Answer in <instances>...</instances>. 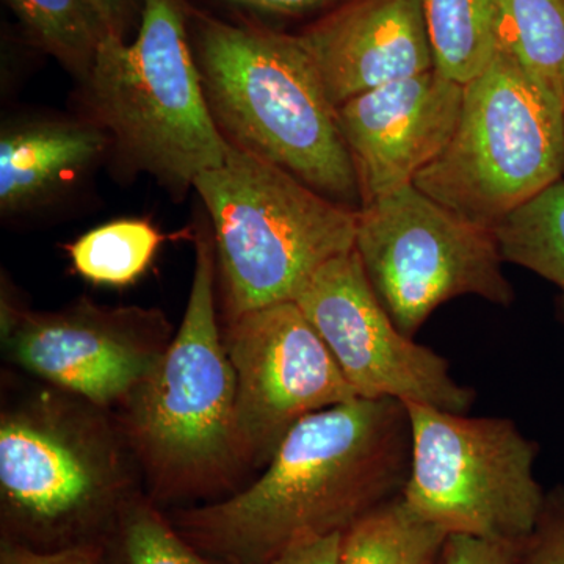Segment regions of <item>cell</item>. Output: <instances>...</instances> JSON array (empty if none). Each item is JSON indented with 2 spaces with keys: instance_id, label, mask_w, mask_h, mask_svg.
<instances>
[{
  "instance_id": "13",
  "label": "cell",
  "mask_w": 564,
  "mask_h": 564,
  "mask_svg": "<svg viewBox=\"0 0 564 564\" xmlns=\"http://www.w3.org/2000/svg\"><path fill=\"white\" fill-rule=\"evenodd\" d=\"M463 96V84L433 68L337 107L362 206L414 184L454 135Z\"/></svg>"
},
{
  "instance_id": "28",
  "label": "cell",
  "mask_w": 564,
  "mask_h": 564,
  "mask_svg": "<svg viewBox=\"0 0 564 564\" xmlns=\"http://www.w3.org/2000/svg\"><path fill=\"white\" fill-rule=\"evenodd\" d=\"M226 2L263 11V13L300 14L326 6L332 0H226Z\"/></svg>"
},
{
  "instance_id": "21",
  "label": "cell",
  "mask_w": 564,
  "mask_h": 564,
  "mask_svg": "<svg viewBox=\"0 0 564 564\" xmlns=\"http://www.w3.org/2000/svg\"><path fill=\"white\" fill-rule=\"evenodd\" d=\"M163 237L143 220L107 223L69 247L74 269L95 284L122 288L139 280L154 259Z\"/></svg>"
},
{
  "instance_id": "22",
  "label": "cell",
  "mask_w": 564,
  "mask_h": 564,
  "mask_svg": "<svg viewBox=\"0 0 564 564\" xmlns=\"http://www.w3.org/2000/svg\"><path fill=\"white\" fill-rule=\"evenodd\" d=\"M101 544L99 564H218L193 547L154 505L137 497Z\"/></svg>"
},
{
  "instance_id": "26",
  "label": "cell",
  "mask_w": 564,
  "mask_h": 564,
  "mask_svg": "<svg viewBox=\"0 0 564 564\" xmlns=\"http://www.w3.org/2000/svg\"><path fill=\"white\" fill-rule=\"evenodd\" d=\"M343 534L307 538L289 545L270 564H340Z\"/></svg>"
},
{
  "instance_id": "19",
  "label": "cell",
  "mask_w": 564,
  "mask_h": 564,
  "mask_svg": "<svg viewBox=\"0 0 564 564\" xmlns=\"http://www.w3.org/2000/svg\"><path fill=\"white\" fill-rule=\"evenodd\" d=\"M29 39L82 82L109 36L91 0H6Z\"/></svg>"
},
{
  "instance_id": "17",
  "label": "cell",
  "mask_w": 564,
  "mask_h": 564,
  "mask_svg": "<svg viewBox=\"0 0 564 564\" xmlns=\"http://www.w3.org/2000/svg\"><path fill=\"white\" fill-rule=\"evenodd\" d=\"M496 46L564 101V0H499Z\"/></svg>"
},
{
  "instance_id": "8",
  "label": "cell",
  "mask_w": 564,
  "mask_h": 564,
  "mask_svg": "<svg viewBox=\"0 0 564 564\" xmlns=\"http://www.w3.org/2000/svg\"><path fill=\"white\" fill-rule=\"evenodd\" d=\"M406 408L408 507L448 534L524 543L547 497L536 477V441L508 417H473L419 403Z\"/></svg>"
},
{
  "instance_id": "3",
  "label": "cell",
  "mask_w": 564,
  "mask_h": 564,
  "mask_svg": "<svg viewBox=\"0 0 564 564\" xmlns=\"http://www.w3.org/2000/svg\"><path fill=\"white\" fill-rule=\"evenodd\" d=\"M214 284V240L199 239L184 321L128 400L129 436L162 497L212 492L245 463L236 372L218 329Z\"/></svg>"
},
{
  "instance_id": "20",
  "label": "cell",
  "mask_w": 564,
  "mask_h": 564,
  "mask_svg": "<svg viewBox=\"0 0 564 564\" xmlns=\"http://www.w3.org/2000/svg\"><path fill=\"white\" fill-rule=\"evenodd\" d=\"M494 234L505 262L555 285L564 317V177L508 215Z\"/></svg>"
},
{
  "instance_id": "15",
  "label": "cell",
  "mask_w": 564,
  "mask_h": 564,
  "mask_svg": "<svg viewBox=\"0 0 564 564\" xmlns=\"http://www.w3.org/2000/svg\"><path fill=\"white\" fill-rule=\"evenodd\" d=\"M110 144L98 126L28 121L7 126L0 139V210L18 214L43 203L101 158Z\"/></svg>"
},
{
  "instance_id": "27",
  "label": "cell",
  "mask_w": 564,
  "mask_h": 564,
  "mask_svg": "<svg viewBox=\"0 0 564 564\" xmlns=\"http://www.w3.org/2000/svg\"><path fill=\"white\" fill-rule=\"evenodd\" d=\"M109 36L126 41L129 28L141 17L143 0H91Z\"/></svg>"
},
{
  "instance_id": "11",
  "label": "cell",
  "mask_w": 564,
  "mask_h": 564,
  "mask_svg": "<svg viewBox=\"0 0 564 564\" xmlns=\"http://www.w3.org/2000/svg\"><path fill=\"white\" fill-rule=\"evenodd\" d=\"M226 351L237 380V433L245 462L265 467L307 415L358 399L295 302L232 317Z\"/></svg>"
},
{
  "instance_id": "7",
  "label": "cell",
  "mask_w": 564,
  "mask_h": 564,
  "mask_svg": "<svg viewBox=\"0 0 564 564\" xmlns=\"http://www.w3.org/2000/svg\"><path fill=\"white\" fill-rule=\"evenodd\" d=\"M132 499L117 441L95 415L47 397L3 413L6 540L39 551L101 543Z\"/></svg>"
},
{
  "instance_id": "24",
  "label": "cell",
  "mask_w": 564,
  "mask_h": 564,
  "mask_svg": "<svg viewBox=\"0 0 564 564\" xmlns=\"http://www.w3.org/2000/svg\"><path fill=\"white\" fill-rule=\"evenodd\" d=\"M521 544L448 534L441 564H518Z\"/></svg>"
},
{
  "instance_id": "25",
  "label": "cell",
  "mask_w": 564,
  "mask_h": 564,
  "mask_svg": "<svg viewBox=\"0 0 564 564\" xmlns=\"http://www.w3.org/2000/svg\"><path fill=\"white\" fill-rule=\"evenodd\" d=\"M101 543L73 545L57 551H39L3 538L0 564H99Z\"/></svg>"
},
{
  "instance_id": "1",
  "label": "cell",
  "mask_w": 564,
  "mask_h": 564,
  "mask_svg": "<svg viewBox=\"0 0 564 564\" xmlns=\"http://www.w3.org/2000/svg\"><path fill=\"white\" fill-rule=\"evenodd\" d=\"M411 466L406 404L358 399L296 423L258 480L172 524L218 564H270L289 545L344 533L402 496Z\"/></svg>"
},
{
  "instance_id": "23",
  "label": "cell",
  "mask_w": 564,
  "mask_h": 564,
  "mask_svg": "<svg viewBox=\"0 0 564 564\" xmlns=\"http://www.w3.org/2000/svg\"><path fill=\"white\" fill-rule=\"evenodd\" d=\"M518 564H564V486L547 491L543 513L522 543Z\"/></svg>"
},
{
  "instance_id": "29",
  "label": "cell",
  "mask_w": 564,
  "mask_h": 564,
  "mask_svg": "<svg viewBox=\"0 0 564 564\" xmlns=\"http://www.w3.org/2000/svg\"><path fill=\"white\" fill-rule=\"evenodd\" d=\"M441 564V563H440Z\"/></svg>"
},
{
  "instance_id": "12",
  "label": "cell",
  "mask_w": 564,
  "mask_h": 564,
  "mask_svg": "<svg viewBox=\"0 0 564 564\" xmlns=\"http://www.w3.org/2000/svg\"><path fill=\"white\" fill-rule=\"evenodd\" d=\"M18 366L93 406L128 402L170 347L158 314L79 303L61 313H3Z\"/></svg>"
},
{
  "instance_id": "10",
  "label": "cell",
  "mask_w": 564,
  "mask_h": 564,
  "mask_svg": "<svg viewBox=\"0 0 564 564\" xmlns=\"http://www.w3.org/2000/svg\"><path fill=\"white\" fill-rule=\"evenodd\" d=\"M293 302L361 399L469 413L474 389L455 380L444 356L397 328L356 250L323 263Z\"/></svg>"
},
{
  "instance_id": "16",
  "label": "cell",
  "mask_w": 564,
  "mask_h": 564,
  "mask_svg": "<svg viewBox=\"0 0 564 564\" xmlns=\"http://www.w3.org/2000/svg\"><path fill=\"white\" fill-rule=\"evenodd\" d=\"M447 538L393 497L345 530L340 564H440Z\"/></svg>"
},
{
  "instance_id": "4",
  "label": "cell",
  "mask_w": 564,
  "mask_h": 564,
  "mask_svg": "<svg viewBox=\"0 0 564 564\" xmlns=\"http://www.w3.org/2000/svg\"><path fill=\"white\" fill-rule=\"evenodd\" d=\"M192 187L209 210L232 317L293 302L323 263L355 250L358 210L231 143Z\"/></svg>"
},
{
  "instance_id": "5",
  "label": "cell",
  "mask_w": 564,
  "mask_h": 564,
  "mask_svg": "<svg viewBox=\"0 0 564 564\" xmlns=\"http://www.w3.org/2000/svg\"><path fill=\"white\" fill-rule=\"evenodd\" d=\"M84 84L122 154L166 184L188 187L225 161L229 141L207 102L182 0H143L135 40L107 36Z\"/></svg>"
},
{
  "instance_id": "14",
  "label": "cell",
  "mask_w": 564,
  "mask_h": 564,
  "mask_svg": "<svg viewBox=\"0 0 564 564\" xmlns=\"http://www.w3.org/2000/svg\"><path fill=\"white\" fill-rule=\"evenodd\" d=\"M300 39L336 109L434 68L423 0H352Z\"/></svg>"
},
{
  "instance_id": "2",
  "label": "cell",
  "mask_w": 564,
  "mask_h": 564,
  "mask_svg": "<svg viewBox=\"0 0 564 564\" xmlns=\"http://www.w3.org/2000/svg\"><path fill=\"white\" fill-rule=\"evenodd\" d=\"M198 47L207 102L229 143L361 209L336 106L300 36L204 20Z\"/></svg>"
},
{
  "instance_id": "6",
  "label": "cell",
  "mask_w": 564,
  "mask_h": 564,
  "mask_svg": "<svg viewBox=\"0 0 564 564\" xmlns=\"http://www.w3.org/2000/svg\"><path fill=\"white\" fill-rule=\"evenodd\" d=\"M564 177V101L502 51L464 85L462 115L415 187L494 229Z\"/></svg>"
},
{
  "instance_id": "9",
  "label": "cell",
  "mask_w": 564,
  "mask_h": 564,
  "mask_svg": "<svg viewBox=\"0 0 564 564\" xmlns=\"http://www.w3.org/2000/svg\"><path fill=\"white\" fill-rule=\"evenodd\" d=\"M355 250L384 310L408 337L458 296L514 302L491 229L464 220L414 184L364 204Z\"/></svg>"
},
{
  "instance_id": "18",
  "label": "cell",
  "mask_w": 564,
  "mask_h": 564,
  "mask_svg": "<svg viewBox=\"0 0 564 564\" xmlns=\"http://www.w3.org/2000/svg\"><path fill=\"white\" fill-rule=\"evenodd\" d=\"M499 0H423L434 68L466 85L496 54Z\"/></svg>"
}]
</instances>
